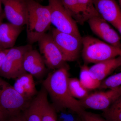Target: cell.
Segmentation results:
<instances>
[{"instance_id":"1","label":"cell","mask_w":121,"mask_h":121,"mask_svg":"<svg viewBox=\"0 0 121 121\" xmlns=\"http://www.w3.org/2000/svg\"><path fill=\"white\" fill-rule=\"evenodd\" d=\"M69 78L67 65L49 73L42 83L49 95L52 105L58 112L68 110L78 114H82L85 109L79 101L72 95L69 91Z\"/></svg>"},{"instance_id":"2","label":"cell","mask_w":121,"mask_h":121,"mask_svg":"<svg viewBox=\"0 0 121 121\" xmlns=\"http://www.w3.org/2000/svg\"><path fill=\"white\" fill-rule=\"evenodd\" d=\"M28 14L26 21V33L30 44L38 42L49 29L51 25V12L48 5H43L35 0H26Z\"/></svg>"},{"instance_id":"3","label":"cell","mask_w":121,"mask_h":121,"mask_svg":"<svg viewBox=\"0 0 121 121\" xmlns=\"http://www.w3.org/2000/svg\"><path fill=\"white\" fill-rule=\"evenodd\" d=\"M32 99L24 97L0 76V115L6 121L23 112Z\"/></svg>"},{"instance_id":"4","label":"cell","mask_w":121,"mask_h":121,"mask_svg":"<svg viewBox=\"0 0 121 121\" xmlns=\"http://www.w3.org/2000/svg\"><path fill=\"white\" fill-rule=\"evenodd\" d=\"M82 55L86 63H97L121 56V48L111 45L92 36L82 38Z\"/></svg>"},{"instance_id":"5","label":"cell","mask_w":121,"mask_h":121,"mask_svg":"<svg viewBox=\"0 0 121 121\" xmlns=\"http://www.w3.org/2000/svg\"><path fill=\"white\" fill-rule=\"evenodd\" d=\"M32 48L30 44L9 48L0 69V76L16 79L26 73L23 67L24 57L26 52Z\"/></svg>"},{"instance_id":"6","label":"cell","mask_w":121,"mask_h":121,"mask_svg":"<svg viewBox=\"0 0 121 121\" xmlns=\"http://www.w3.org/2000/svg\"><path fill=\"white\" fill-rule=\"evenodd\" d=\"M51 21L57 30L61 32L81 37L77 23L60 0H48Z\"/></svg>"},{"instance_id":"7","label":"cell","mask_w":121,"mask_h":121,"mask_svg":"<svg viewBox=\"0 0 121 121\" xmlns=\"http://www.w3.org/2000/svg\"><path fill=\"white\" fill-rule=\"evenodd\" d=\"M38 42L40 53L48 68L55 70L67 66L66 62L54 41L51 33H45Z\"/></svg>"},{"instance_id":"8","label":"cell","mask_w":121,"mask_h":121,"mask_svg":"<svg viewBox=\"0 0 121 121\" xmlns=\"http://www.w3.org/2000/svg\"><path fill=\"white\" fill-rule=\"evenodd\" d=\"M51 33L66 62L76 60L82 48V38L61 32L55 28L52 29Z\"/></svg>"},{"instance_id":"9","label":"cell","mask_w":121,"mask_h":121,"mask_svg":"<svg viewBox=\"0 0 121 121\" xmlns=\"http://www.w3.org/2000/svg\"><path fill=\"white\" fill-rule=\"evenodd\" d=\"M121 95V86L105 91L90 94L86 97L79 100L84 109L105 110Z\"/></svg>"},{"instance_id":"10","label":"cell","mask_w":121,"mask_h":121,"mask_svg":"<svg viewBox=\"0 0 121 121\" xmlns=\"http://www.w3.org/2000/svg\"><path fill=\"white\" fill-rule=\"evenodd\" d=\"M5 17L9 23L17 26L26 25L28 14L26 0H2Z\"/></svg>"},{"instance_id":"11","label":"cell","mask_w":121,"mask_h":121,"mask_svg":"<svg viewBox=\"0 0 121 121\" xmlns=\"http://www.w3.org/2000/svg\"><path fill=\"white\" fill-rule=\"evenodd\" d=\"M92 32L107 43L121 48V39L117 33L108 22L99 16L92 17L87 21Z\"/></svg>"},{"instance_id":"12","label":"cell","mask_w":121,"mask_h":121,"mask_svg":"<svg viewBox=\"0 0 121 121\" xmlns=\"http://www.w3.org/2000/svg\"><path fill=\"white\" fill-rule=\"evenodd\" d=\"M41 54L36 50L30 49L24 57L23 67L25 71L38 79L44 76L46 68Z\"/></svg>"},{"instance_id":"13","label":"cell","mask_w":121,"mask_h":121,"mask_svg":"<svg viewBox=\"0 0 121 121\" xmlns=\"http://www.w3.org/2000/svg\"><path fill=\"white\" fill-rule=\"evenodd\" d=\"M47 92L43 86L23 112L27 121H42L44 108L48 102Z\"/></svg>"},{"instance_id":"14","label":"cell","mask_w":121,"mask_h":121,"mask_svg":"<svg viewBox=\"0 0 121 121\" xmlns=\"http://www.w3.org/2000/svg\"><path fill=\"white\" fill-rule=\"evenodd\" d=\"M99 16L113 25L121 19V10L115 0H92Z\"/></svg>"},{"instance_id":"15","label":"cell","mask_w":121,"mask_h":121,"mask_svg":"<svg viewBox=\"0 0 121 121\" xmlns=\"http://www.w3.org/2000/svg\"><path fill=\"white\" fill-rule=\"evenodd\" d=\"M121 67V56L95 64L89 67L91 75L101 82L115 69Z\"/></svg>"},{"instance_id":"16","label":"cell","mask_w":121,"mask_h":121,"mask_svg":"<svg viewBox=\"0 0 121 121\" xmlns=\"http://www.w3.org/2000/svg\"><path fill=\"white\" fill-rule=\"evenodd\" d=\"M23 29V27L2 22L0 25V40L2 48H13Z\"/></svg>"},{"instance_id":"17","label":"cell","mask_w":121,"mask_h":121,"mask_svg":"<svg viewBox=\"0 0 121 121\" xmlns=\"http://www.w3.org/2000/svg\"><path fill=\"white\" fill-rule=\"evenodd\" d=\"M34 77L28 73H25L15 80L13 86L15 90L24 97L32 99L37 94Z\"/></svg>"},{"instance_id":"18","label":"cell","mask_w":121,"mask_h":121,"mask_svg":"<svg viewBox=\"0 0 121 121\" xmlns=\"http://www.w3.org/2000/svg\"><path fill=\"white\" fill-rule=\"evenodd\" d=\"M79 80L83 86L89 91L98 89L101 83L91 75L86 64L80 66Z\"/></svg>"},{"instance_id":"19","label":"cell","mask_w":121,"mask_h":121,"mask_svg":"<svg viewBox=\"0 0 121 121\" xmlns=\"http://www.w3.org/2000/svg\"><path fill=\"white\" fill-rule=\"evenodd\" d=\"M68 84L70 93L76 99H83L90 94L89 91L83 86L79 79L77 78L69 77Z\"/></svg>"},{"instance_id":"20","label":"cell","mask_w":121,"mask_h":121,"mask_svg":"<svg viewBox=\"0 0 121 121\" xmlns=\"http://www.w3.org/2000/svg\"><path fill=\"white\" fill-rule=\"evenodd\" d=\"M101 115L108 121H121V95L103 111Z\"/></svg>"},{"instance_id":"21","label":"cell","mask_w":121,"mask_h":121,"mask_svg":"<svg viewBox=\"0 0 121 121\" xmlns=\"http://www.w3.org/2000/svg\"><path fill=\"white\" fill-rule=\"evenodd\" d=\"M60 0L76 23L80 24H83L85 23L80 12L78 0Z\"/></svg>"},{"instance_id":"22","label":"cell","mask_w":121,"mask_h":121,"mask_svg":"<svg viewBox=\"0 0 121 121\" xmlns=\"http://www.w3.org/2000/svg\"><path fill=\"white\" fill-rule=\"evenodd\" d=\"M121 86V72L106 78L101 82L98 89H110Z\"/></svg>"},{"instance_id":"23","label":"cell","mask_w":121,"mask_h":121,"mask_svg":"<svg viewBox=\"0 0 121 121\" xmlns=\"http://www.w3.org/2000/svg\"><path fill=\"white\" fill-rule=\"evenodd\" d=\"M57 112L54 106L48 102L44 109L42 121H58Z\"/></svg>"},{"instance_id":"24","label":"cell","mask_w":121,"mask_h":121,"mask_svg":"<svg viewBox=\"0 0 121 121\" xmlns=\"http://www.w3.org/2000/svg\"><path fill=\"white\" fill-rule=\"evenodd\" d=\"M79 116L82 121H108L102 115L85 110Z\"/></svg>"},{"instance_id":"25","label":"cell","mask_w":121,"mask_h":121,"mask_svg":"<svg viewBox=\"0 0 121 121\" xmlns=\"http://www.w3.org/2000/svg\"><path fill=\"white\" fill-rule=\"evenodd\" d=\"M7 121H27L23 112L10 118Z\"/></svg>"},{"instance_id":"26","label":"cell","mask_w":121,"mask_h":121,"mask_svg":"<svg viewBox=\"0 0 121 121\" xmlns=\"http://www.w3.org/2000/svg\"><path fill=\"white\" fill-rule=\"evenodd\" d=\"M61 121H82L79 116L77 114L72 112L71 115L68 117Z\"/></svg>"},{"instance_id":"27","label":"cell","mask_w":121,"mask_h":121,"mask_svg":"<svg viewBox=\"0 0 121 121\" xmlns=\"http://www.w3.org/2000/svg\"><path fill=\"white\" fill-rule=\"evenodd\" d=\"M9 49H4L0 50V69L2 66L5 57Z\"/></svg>"},{"instance_id":"28","label":"cell","mask_w":121,"mask_h":121,"mask_svg":"<svg viewBox=\"0 0 121 121\" xmlns=\"http://www.w3.org/2000/svg\"><path fill=\"white\" fill-rule=\"evenodd\" d=\"M112 25L117 29L121 35V19Z\"/></svg>"},{"instance_id":"29","label":"cell","mask_w":121,"mask_h":121,"mask_svg":"<svg viewBox=\"0 0 121 121\" xmlns=\"http://www.w3.org/2000/svg\"><path fill=\"white\" fill-rule=\"evenodd\" d=\"M5 17V16L4 12V13H2V15L0 16V25L2 23L3 20L4 19ZM4 50V49L2 48V47H1L0 40V50Z\"/></svg>"},{"instance_id":"30","label":"cell","mask_w":121,"mask_h":121,"mask_svg":"<svg viewBox=\"0 0 121 121\" xmlns=\"http://www.w3.org/2000/svg\"><path fill=\"white\" fill-rule=\"evenodd\" d=\"M2 0H0V16L4 13L2 12Z\"/></svg>"},{"instance_id":"31","label":"cell","mask_w":121,"mask_h":121,"mask_svg":"<svg viewBox=\"0 0 121 121\" xmlns=\"http://www.w3.org/2000/svg\"><path fill=\"white\" fill-rule=\"evenodd\" d=\"M118 1L119 3V7H120L121 10V0H118Z\"/></svg>"},{"instance_id":"32","label":"cell","mask_w":121,"mask_h":121,"mask_svg":"<svg viewBox=\"0 0 121 121\" xmlns=\"http://www.w3.org/2000/svg\"><path fill=\"white\" fill-rule=\"evenodd\" d=\"M0 121H7V120L6 121H4V120H1V119H0Z\"/></svg>"},{"instance_id":"33","label":"cell","mask_w":121,"mask_h":121,"mask_svg":"<svg viewBox=\"0 0 121 121\" xmlns=\"http://www.w3.org/2000/svg\"></svg>"}]
</instances>
